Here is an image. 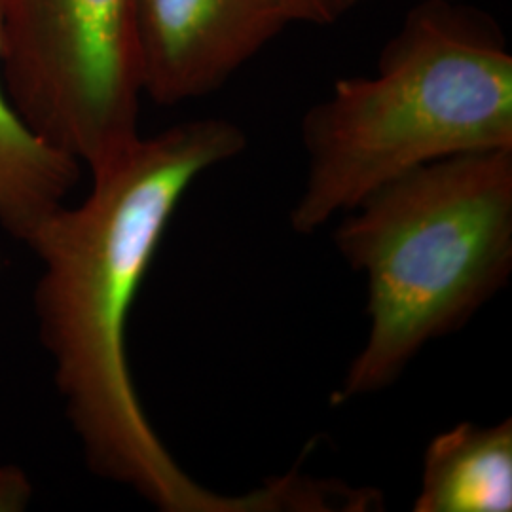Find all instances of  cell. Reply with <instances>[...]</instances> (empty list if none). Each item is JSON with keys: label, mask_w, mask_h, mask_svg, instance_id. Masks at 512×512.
Masks as SVG:
<instances>
[{"label": "cell", "mask_w": 512, "mask_h": 512, "mask_svg": "<svg viewBox=\"0 0 512 512\" xmlns=\"http://www.w3.org/2000/svg\"><path fill=\"white\" fill-rule=\"evenodd\" d=\"M247 147L243 129L203 118L139 137L92 171L86 200L55 211L27 247L42 274L38 332L93 475L164 512H264V492L217 494L196 482L148 421L128 363V323L188 188Z\"/></svg>", "instance_id": "obj_1"}, {"label": "cell", "mask_w": 512, "mask_h": 512, "mask_svg": "<svg viewBox=\"0 0 512 512\" xmlns=\"http://www.w3.org/2000/svg\"><path fill=\"white\" fill-rule=\"evenodd\" d=\"M308 177L291 211L313 234L404 173L475 150H512V54L463 2L420 0L374 76L340 78L302 120Z\"/></svg>", "instance_id": "obj_2"}, {"label": "cell", "mask_w": 512, "mask_h": 512, "mask_svg": "<svg viewBox=\"0 0 512 512\" xmlns=\"http://www.w3.org/2000/svg\"><path fill=\"white\" fill-rule=\"evenodd\" d=\"M334 245L365 275V346L332 395L395 384L429 342L461 329L512 272V150L421 165L342 215Z\"/></svg>", "instance_id": "obj_3"}, {"label": "cell", "mask_w": 512, "mask_h": 512, "mask_svg": "<svg viewBox=\"0 0 512 512\" xmlns=\"http://www.w3.org/2000/svg\"><path fill=\"white\" fill-rule=\"evenodd\" d=\"M2 82L21 120L90 171L139 135L131 0H0Z\"/></svg>", "instance_id": "obj_4"}, {"label": "cell", "mask_w": 512, "mask_h": 512, "mask_svg": "<svg viewBox=\"0 0 512 512\" xmlns=\"http://www.w3.org/2000/svg\"><path fill=\"white\" fill-rule=\"evenodd\" d=\"M143 95L173 107L220 90L294 23L289 0H131Z\"/></svg>", "instance_id": "obj_5"}, {"label": "cell", "mask_w": 512, "mask_h": 512, "mask_svg": "<svg viewBox=\"0 0 512 512\" xmlns=\"http://www.w3.org/2000/svg\"><path fill=\"white\" fill-rule=\"evenodd\" d=\"M414 512H511L512 418L459 423L423 454Z\"/></svg>", "instance_id": "obj_6"}, {"label": "cell", "mask_w": 512, "mask_h": 512, "mask_svg": "<svg viewBox=\"0 0 512 512\" xmlns=\"http://www.w3.org/2000/svg\"><path fill=\"white\" fill-rule=\"evenodd\" d=\"M82 164L40 139L12 107L2 82L0 4V226L29 243L69 198Z\"/></svg>", "instance_id": "obj_7"}, {"label": "cell", "mask_w": 512, "mask_h": 512, "mask_svg": "<svg viewBox=\"0 0 512 512\" xmlns=\"http://www.w3.org/2000/svg\"><path fill=\"white\" fill-rule=\"evenodd\" d=\"M363 0H289L294 23L330 25L355 10Z\"/></svg>", "instance_id": "obj_8"}, {"label": "cell", "mask_w": 512, "mask_h": 512, "mask_svg": "<svg viewBox=\"0 0 512 512\" xmlns=\"http://www.w3.org/2000/svg\"><path fill=\"white\" fill-rule=\"evenodd\" d=\"M33 497L31 478L16 465L0 467V512L25 511Z\"/></svg>", "instance_id": "obj_9"}, {"label": "cell", "mask_w": 512, "mask_h": 512, "mask_svg": "<svg viewBox=\"0 0 512 512\" xmlns=\"http://www.w3.org/2000/svg\"><path fill=\"white\" fill-rule=\"evenodd\" d=\"M446 2H465V0H446Z\"/></svg>", "instance_id": "obj_10"}]
</instances>
